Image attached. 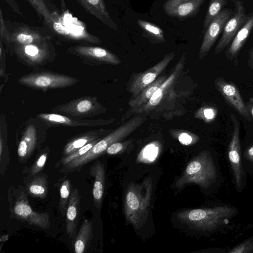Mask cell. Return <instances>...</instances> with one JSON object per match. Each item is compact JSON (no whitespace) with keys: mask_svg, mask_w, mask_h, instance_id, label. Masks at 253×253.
Returning <instances> with one entry per match:
<instances>
[{"mask_svg":"<svg viewBox=\"0 0 253 253\" xmlns=\"http://www.w3.org/2000/svg\"><path fill=\"white\" fill-rule=\"evenodd\" d=\"M81 196L79 190L71 192L66 213V233L70 238H74L77 232V225L81 211Z\"/></svg>","mask_w":253,"mask_h":253,"instance_id":"obj_19","label":"cell"},{"mask_svg":"<svg viewBox=\"0 0 253 253\" xmlns=\"http://www.w3.org/2000/svg\"><path fill=\"white\" fill-rule=\"evenodd\" d=\"M93 226L91 221L85 219L75 237L74 251L76 253H84L89 246L93 237Z\"/></svg>","mask_w":253,"mask_h":253,"instance_id":"obj_26","label":"cell"},{"mask_svg":"<svg viewBox=\"0 0 253 253\" xmlns=\"http://www.w3.org/2000/svg\"><path fill=\"white\" fill-rule=\"evenodd\" d=\"M238 211L235 207L220 205L183 210L177 213L176 217L191 229L212 233L225 229Z\"/></svg>","mask_w":253,"mask_h":253,"instance_id":"obj_2","label":"cell"},{"mask_svg":"<svg viewBox=\"0 0 253 253\" xmlns=\"http://www.w3.org/2000/svg\"><path fill=\"white\" fill-rule=\"evenodd\" d=\"M175 56V53H168L156 65L143 72L134 75L129 84L128 91L131 97L137 95L146 87L154 82L166 69Z\"/></svg>","mask_w":253,"mask_h":253,"instance_id":"obj_12","label":"cell"},{"mask_svg":"<svg viewBox=\"0 0 253 253\" xmlns=\"http://www.w3.org/2000/svg\"><path fill=\"white\" fill-rule=\"evenodd\" d=\"M77 0L87 11L104 24L114 30L117 29V26L109 14L104 0Z\"/></svg>","mask_w":253,"mask_h":253,"instance_id":"obj_22","label":"cell"},{"mask_svg":"<svg viewBox=\"0 0 253 253\" xmlns=\"http://www.w3.org/2000/svg\"><path fill=\"white\" fill-rule=\"evenodd\" d=\"M90 174L94 177L92 196L94 206L98 210L101 207L105 186V168L104 165L97 161L90 168Z\"/></svg>","mask_w":253,"mask_h":253,"instance_id":"obj_21","label":"cell"},{"mask_svg":"<svg viewBox=\"0 0 253 253\" xmlns=\"http://www.w3.org/2000/svg\"><path fill=\"white\" fill-rule=\"evenodd\" d=\"M38 140V129L30 124L26 126L20 140L17 154L20 162L28 159L36 148Z\"/></svg>","mask_w":253,"mask_h":253,"instance_id":"obj_20","label":"cell"},{"mask_svg":"<svg viewBox=\"0 0 253 253\" xmlns=\"http://www.w3.org/2000/svg\"><path fill=\"white\" fill-rule=\"evenodd\" d=\"M230 117L233 131L228 147L227 157L235 187L238 192H241L246 187L247 175L242 162L240 126L239 120L234 114H231Z\"/></svg>","mask_w":253,"mask_h":253,"instance_id":"obj_7","label":"cell"},{"mask_svg":"<svg viewBox=\"0 0 253 253\" xmlns=\"http://www.w3.org/2000/svg\"><path fill=\"white\" fill-rule=\"evenodd\" d=\"M4 117L1 116L0 119V173L3 175L9 163V154L7 144L6 127Z\"/></svg>","mask_w":253,"mask_h":253,"instance_id":"obj_29","label":"cell"},{"mask_svg":"<svg viewBox=\"0 0 253 253\" xmlns=\"http://www.w3.org/2000/svg\"><path fill=\"white\" fill-rule=\"evenodd\" d=\"M169 132L174 138L184 145H189L196 143L199 139L197 135L185 130L170 129Z\"/></svg>","mask_w":253,"mask_h":253,"instance_id":"obj_33","label":"cell"},{"mask_svg":"<svg viewBox=\"0 0 253 253\" xmlns=\"http://www.w3.org/2000/svg\"><path fill=\"white\" fill-rule=\"evenodd\" d=\"M47 38L33 29L21 27L11 34V42L14 45H26L42 41Z\"/></svg>","mask_w":253,"mask_h":253,"instance_id":"obj_24","label":"cell"},{"mask_svg":"<svg viewBox=\"0 0 253 253\" xmlns=\"http://www.w3.org/2000/svg\"><path fill=\"white\" fill-rule=\"evenodd\" d=\"M235 6V13L227 21L222 36L215 48V53L223 51L232 42L240 29L247 21L249 14H247L244 2L240 0H231Z\"/></svg>","mask_w":253,"mask_h":253,"instance_id":"obj_10","label":"cell"},{"mask_svg":"<svg viewBox=\"0 0 253 253\" xmlns=\"http://www.w3.org/2000/svg\"><path fill=\"white\" fill-rule=\"evenodd\" d=\"M71 185L67 178L60 186L59 210L62 216L66 215L69 199L71 194Z\"/></svg>","mask_w":253,"mask_h":253,"instance_id":"obj_32","label":"cell"},{"mask_svg":"<svg viewBox=\"0 0 253 253\" xmlns=\"http://www.w3.org/2000/svg\"><path fill=\"white\" fill-rule=\"evenodd\" d=\"M205 0H167L163 9L168 16L183 20L195 16Z\"/></svg>","mask_w":253,"mask_h":253,"instance_id":"obj_17","label":"cell"},{"mask_svg":"<svg viewBox=\"0 0 253 253\" xmlns=\"http://www.w3.org/2000/svg\"><path fill=\"white\" fill-rule=\"evenodd\" d=\"M48 155L47 150L43 151L39 155L30 169V174L32 175H36L42 169L47 161Z\"/></svg>","mask_w":253,"mask_h":253,"instance_id":"obj_37","label":"cell"},{"mask_svg":"<svg viewBox=\"0 0 253 253\" xmlns=\"http://www.w3.org/2000/svg\"><path fill=\"white\" fill-rule=\"evenodd\" d=\"M68 50L73 54L96 64L119 65L121 62L116 55L100 47L77 45L70 47Z\"/></svg>","mask_w":253,"mask_h":253,"instance_id":"obj_16","label":"cell"},{"mask_svg":"<svg viewBox=\"0 0 253 253\" xmlns=\"http://www.w3.org/2000/svg\"><path fill=\"white\" fill-rule=\"evenodd\" d=\"M253 30V11L249 13V17L240 29L227 48L224 54L226 57L236 65L238 64V55Z\"/></svg>","mask_w":253,"mask_h":253,"instance_id":"obj_18","label":"cell"},{"mask_svg":"<svg viewBox=\"0 0 253 253\" xmlns=\"http://www.w3.org/2000/svg\"><path fill=\"white\" fill-rule=\"evenodd\" d=\"M103 137H101L95 139L88 143L81 148L76 150L71 154L65 156H63V158H62L60 161L61 163L63 166H65L70 162L83 156L87 152H88L98 141H99Z\"/></svg>","mask_w":253,"mask_h":253,"instance_id":"obj_36","label":"cell"},{"mask_svg":"<svg viewBox=\"0 0 253 253\" xmlns=\"http://www.w3.org/2000/svg\"><path fill=\"white\" fill-rule=\"evenodd\" d=\"M14 51L20 61L33 68L45 65L51 62L55 56L48 38L34 43L14 45Z\"/></svg>","mask_w":253,"mask_h":253,"instance_id":"obj_8","label":"cell"},{"mask_svg":"<svg viewBox=\"0 0 253 253\" xmlns=\"http://www.w3.org/2000/svg\"><path fill=\"white\" fill-rule=\"evenodd\" d=\"M137 24L143 31L144 36H146L151 42L161 43L166 41L164 32L160 27L153 23L141 19L138 20Z\"/></svg>","mask_w":253,"mask_h":253,"instance_id":"obj_28","label":"cell"},{"mask_svg":"<svg viewBox=\"0 0 253 253\" xmlns=\"http://www.w3.org/2000/svg\"><path fill=\"white\" fill-rule=\"evenodd\" d=\"M27 191L34 197L44 199L48 193V180L46 175L34 177L27 185Z\"/></svg>","mask_w":253,"mask_h":253,"instance_id":"obj_27","label":"cell"},{"mask_svg":"<svg viewBox=\"0 0 253 253\" xmlns=\"http://www.w3.org/2000/svg\"><path fill=\"white\" fill-rule=\"evenodd\" d=\"M5 51L3 46L2 41H0V76L4 78L6 75L5 72Z\"/></svg>","mask_w":253,"mask_h":253,"instance_id":"obj_41","label":"cell"},{"mask_svg":"<svg viewBox=\"0 0 253 253\" xmlns=\"http://www.w3.org/2000/svg\"><path fill=\"white\" fill-rule=\"evenodd\" d=\"M221 183L218 160L210 151L204 150L187 165L175 187L181 188L188 184H195L204 190H217Z\"/></svg>","mask_w":253,"mask_h":253,"instance_id":"obj_1","label":"cell"},{"mask_svg":"<svg viewBox=\"0 0 253 253\" xmlns=\"http://www.w3.org/2000/svg\"><path fill=\"white\" fill-rule=\"evenodd\" d=\"M4 17L2 15V10L0 11V40L7 44L11 43V34L8 32L5 24Z\"/></svg>","mask_w":253,"mask_h":253,"instance_id":"obj_40","label":"cell"},{"mask_svg":"<svg viewBox=\"0 0 253 253\" xmlns=\"http://www.w3.org/2000/svg\"><path fill=\"white\" fill-rule=\"evenodd\" d=\"M27 0L48 25L52 24L54 18L44 0Z\"/></svg>","mask_w":253,"mask_h":253,"instance_id":"obj_35","label":"cell"},{"mask_svg":"<svg viewBox=\"0 0 253 253\" xmlns=\"http://www.w3.org/2000/svg\"><path fill=\"white\" fill-rule=\"evenodd\" d=\"M113 130L104 129L92 130L78 135L65 145L63 150V156L71 154L88 143L102 137L103 134L111 132Z\"/></svg>","mask_w":253,"mask_h":253,"instance_id":"obj_23","label":"cell"},{"mask_svg":"<svg viewBox=\"0 0 253 253\" xmlns=\"http://www.w3.org/2000/svg\"><path fill=\"white\" fill-rule=\"evenodd\" d=\"M246 105L250 116L253 118V97L250 99Z\"/></svg>","mask_w":253,"mask_h":253,"instance_id":"obj_42","label":"cell"},{"mask_svg":"<svg viewBox=\"0 0 253 253\" xmlns=\"http://www.w3.org/2000/svg\"><path fill=\"white\" fill-rule=\"evenodd\" d=\"M79 82L73 77L48 71L33 72L18 80V83L23 86L42 91L71 86Z\"/></svg>","mask_w":253,"mask_h":253,"instance_id":"obj_6","label":"cell"},{"mask_svg":"<svg viewBox=\"0 0 253 253\" xmlns=\"http://www.w3.org/2000/svg\"><path fill=\"white\" fill-rule=\"evenodd\" d=\"M167 78L166 76L159 77L154 82L144 88L137 95L131 97L128 102L129 107L132 109H134L146 103Z\"/></svg>","mask_w":253,"mask_h":253,"instance_id":"obj_25","label":"cell"},{"mask_svg":"<svg viewBox=\"0 0 253 253\" xmlns=\"http://www.w3.org/2000/svg\"><path fill=\"white\" fill-rule=\"evenodd\" d=\"M36 118L42 124L48 127L54 126H86L93 127L109 125L115 122L114 118L109 119L85 120L64 116L57 113H42Z\"/></svg>","mask_w":253,"mask_h":253,"instance_id":"obj_11","label":"cell"},{"mask_svg":"<svg viewBox=\"0 0 253 253\" xmlns=\"http://www.w3.org/2000/svg\"><path fill=\"white\" fill-rule=\"evenodd\" d=\"M107 108L95 96H85L59 105L52 109L53 112L64 114L73 118L83 119L104 113Z\"/></svg>","mask_w":253,"mask_h":253,"instance_id":"obj_9","label":"cell"},{"mask_svg":"<svg viewBox=\"0 0 253 253\" xmlns=\"http://www.w3.org/2000/svg\"><path fill=\"white\" fill-rule=\"evenodd\" d=\"M146 119L134 117L108 133L98 141L88 152L64 166V170L71 171L79 169L96 159L106 152L113 143L122 141L137 129Z\"/></svg>","mask_w":253,"mask_h":253,"instance_id":"obj_4","label":"cell"},{"mask_svg":"<svg viewBox=\"0 0 253 253\" xmlns=\"http://www.w3.org/2000/svg\"><path fill=\"white\" fill-rule=\"evenodd\" d=\"M152 182L150 177L141 184L130 183L126 189L124 199V212L127 221L136 229L146 223L149 212L152 195Z\"/></svg>","mask_w":253,"mask_h":253,"instance_id":"obj_3","label":"cell"},{"mask_svg":"<svg viewBox=\"0 0 253 253\" xmlns=\"http://www.w3.org/2000/svg\"><path fill=\"white\" fill-rule=\"evenodd\" d=\"M233 11L225 8L211 21L207 28L199 52V58L203 59L208 54L219 35L223 32L227 21L232 16Z\"/></svg>","mask_w":253,"mask_h":253,"instance_id":"obj_14","label":"cell"},{"mask_svg":"<svg viewBox=\"0 0 253 253\" xmlns=\"http://www.w3.org/2000/svg\"><path fill=\"white\" fill-rule=\"evenodd\" d=\"M217 115L218 108L216 106L206 105L197 110L194 117L203 120L206 123H210L215 119Z\"/></svg>","mask_w":253,"mask_h":253,"instance_id":"obj_34","label":"cell"},{"mask_svg":"<svg viewBox=\"0 0 253 253\" xmlns=\"http://www.w3.org/2000/svg\"><path fill=\"white\" fill-rule=\"evenodd\" d=\"M186 54V52L182 54L171 74L154 93L150 99L141 106L132 109V114H138L150 111L161 103L164 97L172 88L180 76L184 66Z\"/></svg>","mask_w":253,"mask_h":253,"instance_id":"obj_13","label":"cell"},{"mask_svg":"<svg viewBox=\"0 0 253 253\" xmlns=\"http://www.w3.org/2000/svg\"><path fill=\"white\" fill-rule=\"evenodd\" d=\"M227 2L228 0H210L203 22V34L205 32L211 21L221 12Z\"/></svg>","mask_w":253,"mask_h":253,"instance_id":"obj_31","label":"cell"},{"mask_svg":"<svg viewBox=\"0 0 253 253\" xmlns=\"http://www.w3.org/2000/svg\"><path fill=\"white\" fill-rule=\"evenodd\" d=\"M248 65L252 69H253V46L249 52Z\"/></svg>","mask_w":253,"mask_h":253,"instance_id":"obj_43","label":"cell"},{"mask_svg":"<svg viewBox=\"0 0 253 253\" xmlns=\"http://www.w3.org/2000/svg\"><path fill=\"white\" fill-rule=\"evenodd\" d=\"M132 142L131 140L125 141H118L111 144L106 150V152L108 155H116L125 150Z\"/></svg>","mask_w":253,"mask_h":253,"instance_id":"obj_39","label":"cell"},{"mask_svg":"<svg viewBox=\"0 0 253 253\" xmlns=\"http://www.w3.org/2000/svg\"><path fill=\"white\" fill-rule=\"evenodd\" d=\"M8 199L12 217L43 229L49 227L50 221L48 213L34 211L22 188L10 189Z\"/></svg>","mask_w":253,"mask_h":253,"instance_id":"obj_5","label":"cell"},{"mask_svg":"<svg viewBox=\"0 0 253 253\" xmlns=\"http://www.w3.org/2000/svg\"><path fill=\"white\" fill-rule=\"evenodd\" d=\"M227 252L230 253H253V236L234 247Z\"/></svg>","mask_w":253,"mask_h":253,"instance_id":"obj_38","label":"cell"},{"mask_svg":"<svg viewBox=\"0 0 253 253\" xmlns=\"http://www.w3.org/2000/svg\"><path fill=\"white\" fill-rule=\"evenodd\" d=\"M214 85L229 105L247 121L252 120L239 89L234 83L220 77L215 80Z\"/></svg>","mask_w":253,"mask_h":253,"instance_id":"obj_15","label":"cell"},{"mask_svg":"<svg viewBox=\"0 0 253 253\" xmlns=\"http://www.w3.org/2000/svg\"><path fill=\"white\" fill-rule=\"evenodd\" d=\"M159 141H153L145 145L139 153L136 161L138 163H150L157 159L160 151Z\"/></svg>","mask_w":253,"mask_h":253,"instance_id":"obj_30","label":"cell"}]
</instances>
